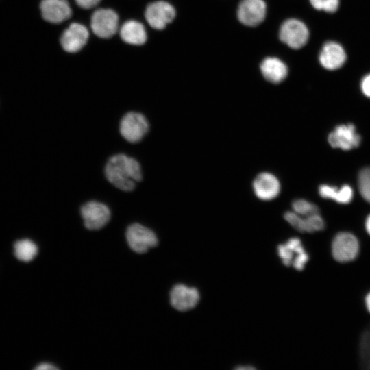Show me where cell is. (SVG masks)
<instances>
[{"label":"cell","instance_id":"1","mask_svg":"<svg viewBox=\"0 0 370 370\" xmlns=\"http://www.w3.org/2000/svg\"><path fill=\"white\" fill-rule=\"evenodd\" d=\"M108 180L123 191L132 190L142 179L140 165L137 160L125 154H116L109 158L105 168Z\"/></svg>","mask_w":370,"mask_h":370},{"label":"cell","instance_id":"2","mask_svg":"<svg viewBox=\"0 0 370 370\" xmlns=\"http://www.w3.org/2000/svg\"><path fill=\"white\" fill-rule=\"evenodd\" d=\"M119 130L127 141L134 143L140 141L147 133L149 123L143 114L131 112L122 118Z\"/></svg>","mask_w":370,"mask_h":370},{"label":"cell","instance_id":"3","mask_svg":"<svg viewBox=\"0 0 370 370\" xmlns=\"http://www.w3.org/2000/svg\"><path fill=\"white\" fill-rule=\"evenodd\" d=\"M126 238L130 248L136 253L143 254L158 245V238L153 231L138 223L127 227Z\"/></svg>","mask_w":370,"mask_h":370},{"label":"cell","instance_id":"4","mask_svg":"<svg viewBox=\"0 0 370 370\" xmlns=\"http://www.w3.org/2000/svg\"><path fill=\"white\" fill-rule=\"evenodd\" d=\"M279 36L282 42L291 48L297 49L304 47L309 37L306 25L297 19H288L280 29Z\"/></svg>","mask_w":370,"mask_h":370},{"label":"cell","instance_id":"5","mask_svg":"<svg viewBox=\"0 0 370 370\" xmlns=\"http://www.w3.org/2000/svg\"><path fill=\"white\" fill-rule=\"evenodd\" d=\"M278 251L284 265L292 264L298 271L304 269L309 259L298 238H291L286 243L278 245Z\"/></svg>","mask_w":370,"mask_h":370},{"label":"cell","instance_id":"6","mask_svg":"<svg viewBox=\"0 0 370 370\" xmlns=\"http://www.w3.org/2000/svg\"><path fill=\"white\" fill-rule=\"evenodd\" d=\"M359 243L357 238L349 232H340L334 238L332 252L334 258L341 262L354 260L358 254Z\"/></svg>","mask_w":370,"mask_h":370},{"label":"cell","instance_id":"7","mask_svg":"<svg viewBox=\"0 0 370 370\" xmlns=\"http://www.w3.org/2000/svg\"><path fill=\"white\" fill-rule=\"evenodd\" d=\"M81 215L87 229L97 230L108 223L110 219V211L104 204L90 201L82 206Z\"/></svg>","mask_w":370,"mask_h":370},{"label":"cell","instance_id":"8","mask_svg":"<svg viewBox=\"0 0 370 370\" xmlns=\"http://www.w3.org/2000/svg\"><path fill=\"white\" fill-rule=\"evenodd\" d=\"M91 28L94 34L103 38L114 36L118 29L119 18L110 9H99L91 17Z\"/></svg>","mask_w":370,"mask_h":370},{"label":"cell","instance_id":"9","mask_svg":"<svg viewBox=\"0 0 370 370\" xmlns=\"http://www.w3.org/2000/svg\"><path fill=\"white\" fill-rule=\"evenodd\" d=\"M267 6L263 0H242L238 5L237 16L243 25L255 27L264 19Z\"/></svg>","mask_w":370,"mask_h":370},{"label":"cell","instance_id":"10","mask_svg":"<svg viewBox=\"0 0 370 370\" xmlns=\"http://www.w3.org/2000/svg\"><path fill=\"white\" fill-rule=\"evenodd\" d=\"M174 8L166 1H156L149 4L145 16L151 27L156 29H164L175 18Z\"/></svg>","mask_w":370,"mask_h":370},{"label":"cell","instance_id":"11","mask_svg":"<svg viewBox=\"0 0 370 370\" xmlns=\"http://www.w3.org/2000/svg\"><path fill=\"white\" fill-rule=\"evenodd\" d=\"M252 187L255 195L263 201L275 199L281 190L278 178L269 172L259 173L254 180Z\"/></svg>","mask_w":370,"mask_h":370},{"label":"cell","instance_id":"12","mask_svg":"<svg viewBox=\"0 0 370 370\" xmlns=\"http://www.w3.org/2000/svg\"><path fill=\"white\" fill-rule=\"evenodd\" d=\"M328 140L331 147L347 151L357 147L361 138L356 132L354 125L347 124L336 127L329 134Z\"/></svg>","mask_w":370,"mask_h":370},{"label":"cell","instance_id":"13","mask_svg":"<svg viewBox=\"0 0 370 370\" xmlns=\"http://www.w3.org/2000/svg\"><path fill=\"white\" fill-rule=\"evenodd\" d=\"M200 295L196 288L188 287L184 284H177L170 293L171 306L179 311L193 309L198 304Z\"/></svg>","mask_w":370,"mask_h":370},{"label":"cell","instance_id":"14","mask_svg":"<svg viewBox=\"0 0 370 370\" xmlns=\"http://www.w3.org/2000/svg\"><path fill=\"white\" fill-rule=\"evenodd\" d=\"M86 27L79 23H72L62 34L60 43L67 52L74 53L79 51L88 38Z\"/></svg>","mask_w":370,"mask_h":370},{"label":"cell","instance_id":"15","mask_svg":"<svg viewBox=\"0 0 370 370\" xmlns=\"http://www.w3.org/2000/svg\"><path fill=\"white\" fill-rule=\"evenodd\" d=\"M40 10L42 18L52 23H62L71 15V9L66 0H42Z\"/></svg>","mask_w":370,"mask_h":370},{"label":"cell","instance_id":"16","mask_svg":"<svg viewBox=\"0 0 370 370\" xmlns=\"http://www.w3.org/2000/svg\"><path fill=\"white\" fill-rule=\"evenodd\" d=\"M345 60V51L338 43L331 41L323 46L319 54V62L325 69H338L343 65Z\"/></svg>","mask_w":370,"mask_h":370},{"label":"cell","instance_id":"17","mask_svg":"<svg viewBox=\"0 0 370 370\" xmlns=\"http://www.w3.org/2000/svg\"><path fill=\"white\" fill-rule=\"evenodd\" d=\"M264 77L273 84L282 82L287 76L286 65L280 59L273 57L265 58L260 64Z\"/></svg>","mask_w":370,"mask_h":370},{"label":"cell","instance_id":"18","mask_svg":"<svg viewBox=\"0 0 370 370\" xmlns=\"http://www.w3.org/2000/svg\"><path fill=\"white\" fill-rule=\"evenodd\" d=\"M120 35L123 41L132 45H142L147 39L144 26L136 21L125 22L120 29Z\"/></svg>","mask_w":370,"mask_h":370},{"label":"cell","instance_id":"19","mask_svg":"<svg viewBox=\"0 0 370 370\" xmlns=\"http://www.w3.org/2000/svg\"><path fill=\"white\" fill-rule=\"evenodd\" d=\"M321 197L330 199L339 204H348L353 198V190L349 185H344L340 188L327 184H322L319 188Z\"/></svg>","mask_w":370,"mask_h":370},{"label":"cell","instance_id":"20","mask_svg":"<svg viewBox=\"0 0 370 370\" xmlns=\"http://www.w3.org/2000/svg\"><path fill=\"white\" fill-rule=\"evenodd\" d=\"M14 253L16 258L23 262H30L37 255L38 247L29 239H22L14 244Z\"/></svg>","mask_w":370,"mask_h":370},{"label":"cell","instance_id":"21","mask_svg":"<svg viewBox=\"0 0 370 370\" xmlns=\"http://www.w3.org/2000/svg\"><path fill=\"white\" fill-rule=\"evenodd\" d=\"M284 217L297 231L308 233L312 232L308 217L301 216L294 211H287L284 213Z\"/></svg>","mask_w":370,"mask_h":370},{"label":"cell","instance_id":"22","mask_svg":"<svg viewBox=\"0 0 370 370\" xmlns=\"http://www.w3.org/2000/svg\"><path fill=\"white\" fill-rule=\"evenodd\" d=\"M292 208L295 212L303 217L319 213V208L315 204L303 199L293 201Z\"/></svg>","mask_w":370,"mask_h":370},{"label":"cell","instance_id":"23","mask_svg":"<svg viewBox=\"0 0 370 370\" xmlns=\"http://www.w3.org/2000/svg\"><path fill=\"white\" fill-rule=\"evenodd\" d=\"M358 184L362 197L370 203V167L364 168L360 171Z\"/></svg>","mask_w":370,"mask_h":370},{"label":"cell","instance_id":"24","mask_svg":"<svg viewBox=\"0 0 370 370\" xmlns=\"http://www.w3.org/2000/svg\"><path fill=\"white\" fill-rule=\"evenodd\" d=\"M312 5L317 10L328 12H334L338 8V0H310Z\"/></svg>","mask_w":370,"mask_h":370},{"label":"cell","instance_id":"25","mask_svg":"<svg viewBox=\"0 0 370 370\" xmlns=\"http://www.w3.org/2000/svg\"><path fill=\"white\" fill-rule=\"evenodd\" d=\"M361 343L362 354L365 362L370 368V330L365 333Z\"/></svg>","mask_w":370,"mask_h":370},{"label":"cell","instance_id":"26","mask_svg":"<svg viewBox=\"0 0 370 370\" xmlns=\"http://www.w3.org/2000/svg\"><path fill=\"white\" fill-rule=\"evenodd\" d=\"M360 87L363 94L370 97V73L365 76L362 79Z\"/></svg>","mask_w":370,"mask_h":370},{"label":"cell","instance_id":"27","mask_svg":"<svg viewBox=\"0 0 370 370\" xmlns=\"http://www.w3.org/2000/svg\"><path fill=\"white\" fill-rule=\"evenodd\" d=\"M77 4L83 9H90L96 6L101 0H75Z\"/></svg>","mask_w":370,"mask_h":370},{"label":"cell","instance_id":"28","mask_svg":"<svg viewBox=\"0 0 370 370\" xmlns=\"http://www.w3.org/2000/svg\"><path fill=\"white\" fill-rule=\"evenodd\" d=\"M58 369V367L49 363H41L34 368L36 370H55Z\"/></svg>","mask_w":370,"mask_h":370},{"label":"cell","instance_id":"29","mask_svg":"<svg viewBox=\"0 0 370 370\" xmlns=\"http://www.w3.org/2000/svg\"><path fill=\"white\" fill-rule=\"evenodd\" d=\"M365 228L367 233L370 235V214L366 219Z\"/></svg>","mask_w":370,"mask_h":370},{"label":"cell","instance_id":"30","mask_svg":"<svg viewBox=\"0 0 370 370\" xmlns=\"http://www.w3.org/2000/svg\"><path fill=\"white\" fill-rule=\"evenodd\" d=\"M365 304L368 311L370 312V293L365 297Z\"/></svg>","mask_w":370,"mask_h":370},{"label":"cell","instance_id":"31","mask_svg":"<svg viewBox=\"0 0 370 370\" xmlns=\"http://www.w3.org/2000/svg\"><path fill=\"white\" fill-rule=\"evenodd\" d=\"M255 367H251V366H246V367H244V366H241V367H237L236 368V369H238V370H244V369H254Z\"/></svg>","mask_w":370,"mask_h":370}]
</instances>
